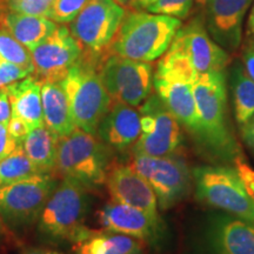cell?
Wrapping results in <instances>:
<instances>
[{
    "mask_svg": "<svg viewBox=\"0 0 254 254\" xmlns=\"http://www.w3.org/2000/svg\"><path fill=\"white\" fill-rule=\"evenodd\" d=\"M153 87L155 94L173 114L179 125L196 140L199 133V118L193 93V82L155 69Z\"/></svg>",
    "mask_w": 254,
    "mask_h": 254,
    "instance_id": "17",
    "label": "cell"
},
{
    "mask_svg": "<svg viewBox=\"0 0 254 254\" xmlns=\"http://www.w3.org/2000/svg\"><path fill=\"white\" fill-rule=\"evenodd\" d=\"M206 254H254V225L230 213L207 218Z\"/></svg>",
    "mask_w": 254,
    "mask_h": 254,
    "instance_id": "15",
    "label": "cell"
},
{
    "mask_svg": "<svg viewBox=\"0 0 254 254\" xmlns=\"http://www.w3.org/2000/svg\"><path fill=\"white\" fill-rule=\"evenodd\" d=\"M106 187L112 201L132 206L155 219H161L158 199L153 189L131 166L118 165L111 168L106 178Z\"/></svg>",
    "mask_w": 254,
    "mask_h": 254,
    "instance_id": "18",
    "label": "cell"
},
{
    "mask_svg": "<svg viewBox=\"0 0 254 254\" xmlns=\"http://www.w3.org/2000/svg\"><path fill=\"white\" fill-rule=\"evenodd\" d=\"M7 128L9 134L13 136V139L18 142L19 145H21V142L25 140L28 133L32 129V127L25 122V120L18 118V117H11L9 122L7 124Z\"/></svg>",
    "mask_w": 254,
    "mask_h": 254,
    "instance_id": "32",
    "label": "cell"
},
{
    "mask_svg": "<svg viewBox=\"0 0 254 254\" xmlns=\"http://www.w3.org/2000/svg\"><path fill=\"white\" fill-rule=\"evenodd\" d=\"M0 57L1 59L34 73L31 51L19 43L6 28H0Z\"/></svg>",
    "mask_w": 254,
    "mask_h": 254,
    "instance_id": "27",
    "label": "cell"
},
{
    "mask_svg": "<svg viewBox=\"0 0 254 254\" xmlns=\"http://www.w3.org/2000/svg\"><path fill=\"white\" fill-rule=\"evenodd\" d=\"M246 37H247V40L250 41L251 45L254 47V5H253L252 9H251V13L249 15V20H247Z\"/></svg>",
    "mask_w": 254,
    "mask_h": 254,
    "instance_id": "37",
    "label": "cell"
},
{
    "mask_svg": "<svg viewBox=\"0 0 254 254\" xmlns=\"http://www.w3.org/2000/svg\"><path fill=\"white\" fill-rule=\"evenodd\" d=\"M31 53L36 77L41 82H58L66 78L69 68L81 58L84 51L69 28L58 25L53 33Z\"/></svg>",
    "mask_w": 254,
    "mask_h": 254,
    "instance_id": "12",
    "label": "cell"
},
{
    "mask_svg": "<svg viewBox=\"0 0 254 254\" xmlns=\"http://www.w3.org/2000/svg\"><path fill=\"white\" fill-rule=\"evenodd\" d=\"M18 146V142L9 134L7 125L0 123V160L8 157Z\"/></svg>",
    "mask_w": 254,
    "mask_h": 254,
    "instance_id": "33",
    "label": "cell"
},
{
    "mask_svg": "<svg viewBox=\"0 0 254 254\" xmlns=\"http://www.w3.org/2000/svg\"><path fill=\"white\" fill-rule=\"evenodd\" d=\"M111 157L112 151L98 135L77 127L68 135L58 139L56 170L63 178H71L92 189L106 182Z\"/></svg>",
    "mask_w": 254,
    "mask_h": 254,
    "instance_id": "4",
    "label": "cell"
},
{
    "mask_svg": "<svg viewBox=\"0 0 254 254\" xmlns=\"http://www.w3.org/2000/svg\"><path fill=\"white\" fill-rule=\"evenodd\" d=\"M195 1L200 0H158L147 8V11L155 14L170 15L182 20L189 17Z\"/></svg>",
    "mask_w": 254,
    "mask_h": 254,
    "instance_id": "29",
    "label": "cell"
},
{
    "mask_svg": "<svg viewBox=\"0 0 254 254\" xmlns=\"http://www.w3.org/2000/svg\"><path fill=\"white\" fill-rule=\"evenodd\" d=\"M41 104L44 124L59 138L77 128L62 81L41 84Z\"/></svg>",
    "mask_w": 254,
    "mask_h": 254,
    "instance_id": "21",
    "label": "cell"
},
{
    "mask_svg": "<svg viewBox=\"0 0 254 254\" xmlns=\"http://www.w3.org/2000/svg\"><path fill=\"white\" fill-rule=\"evenodd\" d=\"M90 0H55L51 20L59 25L69 24Z\"/></svg>",
    "mask_w": 254,
    "mask_h": 254,
    "instance_id": "30",
    "label": "cell"
},
{
    "mask_svg": "<svg viewBox=\"0 0 254 254\" xmlns=\"http://www.w3.org/2000/svg\"><path fill=\"white\" fill-rule=\"evenodd\" d=\"M98 220L106 231L125 234L151 246H158L166 232L161 219H155L141 209L116 201L100 209Z\"/></svg>",
    "mask_w": 254,
    "mask_h": 254,
    "instance_id": "14",
    "label": "cell"
},
{
    "mask_svg": "<svg viewBox=\"0 0 254 254\" xmlns=\"http://www.w3.org/2000/svg\"><path fill=\"white\" fill-rule=\"evenodd\" d=\"M32 72L6 60H0V90L31 75Z\"/></svg>",
    "mask_w": 254,
    "mask_h": 254,
    "instance_id": "31",
    "label": "cell"
},
{
    "mask_svg": "<svg viewBox=\"0 0 254 254\" xmlns=\"http://www.w3.org/2000/svg\"><path fill=\"white\" fill-rule=\"evenodd\" d=\"M183 23L180 19L151 12H126L109 53L151 63L163 57Z\"/></svg>",
    "mask_w": 254,
    "mask_h": 254,
    "instance_id": "2",
    "label": "cell"
},
{
    "mask_svg": "<svg viewBox=\"0 0 254 254\" xmlns=\"http://www.w3.org/2000/svg\"><path fill=\"white\" fill-rule=\"evenodd\" d=\"M231 90L234 117L241 128L254 114V81L240 63H237L232 68Z\"/></svg>",
    "mask_w": 254,
    "mask_h": 254,
    "instance_id": "25",
    "label": "cell"
},
{
    "mask_svg": "<svg viewBox=\"0 0 254 254\" xmlns=\"http://www.w3.org/2000/svg\"><path fill=\"white\" fill-rule=\"evenodd\" d=\"M23 254H63L57 251L47 250V249H28Z\"/></svg>",
    "mask_w": 254,
    "mask_h": 254,
    "instance_id": "39",
    "label": "cell"
},
{
    "mask_svg": "<svg viewBox=\"0 0 254 254\" xmlns=\"http://www.w3.org/2000/svg\"><path fill=\"white\" fill-rule=\"evenodd\" d=\"M141 134L133 145V154L164 157L174 154L183 144L182 127L157 94L141 104Z\"/></svg>",
    "mask_w": 254,
    "mask_h": 254,
    "instance_id": "11",
    "label": "cell"
},
{
    "mask_svg": "<svg viewBox=\"0 0 254 254\" xmlns=\"http://www.w3.org/2000/svg\"><path fill=\"white\" fill-rule=\"evenodd\" d=\"M125 14L126 8L116 0H90L68 28L84 53L103 59Z\"/></svg>",
    "mask_w": 254,
    "mask_h": 254,
    "instance_id": "7",
    "label": "cell"
},
{
    "mask_svg": "<svg viewBox=\"0 0 254 254\" xmlns=\"http://www.w3.org/2000/svg\"><path fill=\"white\" fill-rule=\"evenodd\" d=\"M41 82L36 75H28L5 87L12 116L23 119L32 128L44 124L41 104Z\"/></svg>",
    "mask_w": 254,
    "mask_h": 254,
    "instance_id": "20",
    "label": "cell"
},
{
    "mask_svg": "<svg viewBox=\"0 0 254 254\" xmlns=\"http://www.w3.org/2000/svg\"><path fill=\"white\" fill-rule=\"evenodd\" d=\"M8 12L51 19L55 0H4Z\"/></svg>",
    "mask_w": 254,
    "mask_h": 254,
    "instance_id": "28",
    "label": "cell"
},
{
    "mask_svg": "<svg viewBox=\"0 0 254 254\" xmlns=\"http://www.w3.org/2000/svg\"><path fill=\"white\" fill-rule=\"evenodd\" d=\"M58 139L59 136L51 131L45 124H41L31 129L21 142V147L41 172L50 174L56 170Z\"/></svg>",
    "mask_w": 254,
    "mask_h": 254,
    "instance_id": "24",
    "label": "cell"
},
{
    "mask_svg": "<svg viewBox=\"0 0 254 254\" xmlns=\"http://www.w3.org/2000/svg\"><path fill=\"white\" fill-rule=\"evenodd\" d=\"M87 187L71 178H63L47 200L38 219V230L53 241L75 243L88 228Z\"/></svg>",
    "mask_w": 254,
    "mask_h": 254,
    "instance_id": "5",
    "label": "cell"
},
{
    "mask_svg": "<svg viewBox=\"0 0 254 254\" xmlns=\"http://www.w3.org/2000/svg\"><path fill=\"white\" fill-rule=\"evenodd\" d=\"M51 174L31 178L0 187V217L13 227L38 221L47 200L58 185Z\"/></svg>",
    "mask_w": 254,
    "mask_h": 254,
    "instance_id": "10",
    "label": "cell"
},
{
    "mask_svg": "<svg viewBox=\"0 0 254 254\" xmlns=\"http://www.w3.org/2000/svg\"><path fill=\"white\" fill-rule=\"evenodd\" d=\"M131 167L150 184L163 211L183 201L192 187V172L185 161L174 154H133Z\"/></svg>",
    "mask_w": 254,
    "mask_h": 254,
    "instance_id": "8",
    "label": "cell"
},
{
    "mask_svg": "<svg viewBox=\"0 0 254 254\" xmlns=\"http://www.w3.org/2000/svg\"><path fill=\"white\" fill-rule=\"evenodd\" d=\"M100 60L82 53L62 81L75 126L95 135L98 126L112 104L98 69Z\"/></svg>",
    "mask_w": 254,
    "mask_h": 254,
    "instance_id": "3",
    "label": "cell"
},
{
    "mask_svg": "<svg viewBox=\"0 0 254 254\" xmlns=\"http://www.w3.org/2000/svg\"><path fill=\"white\" fill-rule=\"evenodd\" d=\"M195 196L200 202L254 225V199L234 168L198 166L192 171Z\"/></svg>",
    "mask_w": 254,
    "mask_h": 254,
    "instance_id": "6",
    "label": "cell"
},
{
    "mask_svg": "<svg viewBox=\"0 0 254 254\" xmlns=\"http://www.w3.org/2000/svg\"><path fill=\"white\" fill-rule=\"evenodd\" d=\"M199 118L195 142L208 157L222 163H236L241 150L227 120V90L224 71L199 74L193 84Z\"/></svg>",
    "mask_w": 254,
    "mask_h": 254,
    "instance_id": "1",
    "label": "cell"
},
{
    "mask_svg": "<svg viewBox=\"0 0 254 254\" xmlns=\"http://www.w3.org/2000/svg\"><path fill=\"white\" fill-rule=\"evenodd\" d=\"M117 2H119L120 5H123L124 7H128L129 4H131L132 0H116Z\"/></svg>",
    "mask_w": 254,
    "mask_h": 254,
    "instance_id": "40",
    "label": "cell"
},
{
    "mask_svg": "<svg viewBox=\"0 0 254 254\" xmlns=\"http://www.w3.org/2000/svg\"><path fill=\"white\" fill-rule=\"evenodd\" d=\"M12 117V110L11 105H9V100L6 91L4 88L0 90V123L6 124L7 125L9 119Z\"/></svg>",
    "mask_w": 254,
    "mask_h": 254,
    "instance_id": "34",
    "label": "cell"
},
{
    "mask_svg": "<svg viewBox=\"0 0 254 254\" xmlns=\"http://www.w3.org/2000/svg\"><path fill=\"white\" fill-rule=\"evenodd\" d=\"M244 63H245V69L247 74L254 81V47L247 50L244 55Z\"/></svg>",
    "mask_w": 254,
    "mask_h": 254,
    "instance_id": "36",
    "label": "cell"
},
{
    "mask_svg": "<svg viewBox=\"0 0 254 254\" xmlns=\"http://www.w3.org/2000/svg\"><path fill=\"white\" fill-rule=\"evenodd\" d=\"M141 134L140 113L133 106L112 101L97 129V135L111 151L125 152Z\"/></svg>",
    "mask_w": 254,
    "mask_h": 254,
    "instance_id": "19",
    "label": "cell"
},
{
    "mask_svg": "<svg viewBox=\"0 0 254 254\" xmlns=\"http://www.w3.org/2000/svg\"><path fill=\"white\" fill-rule=\"evenodd\" d=\"M158 0H132L131 4L128 7L132 9H138V11H142V9H147L150 6H152Z\"/></svg>",
    "mask_w": 254,
    "mask_h": 254,
    "instance_id": "38",
    "label": "cell"
},
{
    "mask_svg": "<svg viewBox=\"0 0 254 254\" xmlns=\"http://www.w3.org/2000/svg\"><path fill=\"white\" fill-rule=\"evenodd\" d=\"M241 136L245 144L249 146L251 150L254 151V114L253 117L249 120V123L245 124L240 128Z\"/></svg>",
    "mask_w": 254,
    "mask_h": 254,
    "instance_id": "35",
    "label": "cell"
},
{
    "mask_svg": "<svg viewBox=\"0 0 254 254\" xmlns=\"http://www.w3.org/2000/svg\"><path fill=\"white\" fill-rule=\"evenodd\" d=\"M98 69L112 101L135 107L150 97L153 86V67L150 63L107 53Z\"/></svg>",
    "mask_w": 254,
    "mask_h": 254,
    "instance_id": "9",
    "label": "cell"
},
{
    "mask_svg": "<svg viewBox=\"0 0 254 254\" xmlns=\"http://www.w3.org/2000/svg\"><path fill=\"white\" fill-rule=\"evenodd\" d=\"M75 254H144L140 240L111 231L85 232L73 243Z\"/></svg>",
    "mask_w": 254,
    "mask_h": 254,
    "instance_id": "22",
    "label": "cell"
},
{
    "mask_svg": "<svg viewBox=\"0 0 254 254\" xmlns=\"http://www.w3.org/2000/svg\"><path fill=\"white\" fill-rule=\"evenodd\" d=\"M2 232V221H1V217H0V236H1Z\"/></svg>",
    "mask_w": 254,
    "mask_h": 254,
    "instance_id": "42",
    "label": "cell"
},
{
    "mask_svg": "<svg viewBox=\"0 0 254 254\" xmlns=\"http://www.w3.org/2000/svg\"><path fill=\"white\" fill-rule=\"evenodd\" d=\"M0 60H1V57H0Z\"/></svg>",
    "mask_w": 254,
    "mask_h": 254,
    "instance_id": "43",
    "label": "cell"
},
{
    "mask_svg": "<svg viewBox=\"0 0 254 254\" xmlns=\"http://www.w3.org/2000/svg\"><path fill=\"white\" fill-rule=\"evenodd\" d=\"M171 45L185 53L198 75L224 71L231 62L227 51L209 37L200 17L192 18L189 23L182 25Z\"/></svg>",
    "mask_w": 254,
    "mask_h": 254,
    "instance_id": "13",
    "label": "cell"
},
{
    "mask_svg": "<svg viewBox=\"0 0 254 254\" xmlns=\"http://www.w3.org/2000/svg\"><path fill=\"white\" fill-rule=\"evenodd\" d=\"M253 0H200L205 5L206 27L218 45L227 52L239 49L244 18Z\"/></svg>",
    "mask_w": 254,
    "mask_h": 254,
    "instance_id": "16",
    "label": "cell"
},
{
    "mask_svg": "<svg viewBox=\"0 0 254 254\" xmlns=\"http://www.w3.org/2000/svg\"><path fill=\"white\" fill-rule=\"evenodd\" d=\"M1 23L9 33L32 51L53 33L58 24L49 18L36 17L8 12L1 18Z\"/></svg>",
    "mask_w": 254,
    "mask_h": 254,
    "instance_id": "23",
    "label": "cell"
},
{
    "mask_svg": "<svg viewBox=\"0 0 254 254\" xmlns=\"http://www.w3.org/2000/svg\"><path fill=\"white\" fill-rule=\"evenodd\" d=\"M43 173L19 145L8 157L0 160V187L14 184L31 178L41 176Z\"/></svg>",
    "mask_w": 254,
    "mask_h": 254,
    "instance_id": "26",
    "label": "cell"
},
{
    "mask_svg": "<svg viewBox=\"0 0 254 254\" xmlns=\"http://www.w3.org/2000/svg\"><path fill=\"white\" fill-rule=\"evenodd\" d=\"M247 192H249L250 195L254 199V182L249 186V189H247Z\"/></svg>",
    "mask_w": 254,
    "mask_h": 254,
    "instance_id": "41",
    "label": "cell"
}]
</instances>
